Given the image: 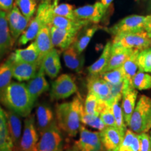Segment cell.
<instances>
[{
    "label": "cell",
    "mask_w": 151,
    "mask_h": 151,
    "mask_svg": "<svg viewBox=\"0 0 151 151\" xmlns=\"http://www.w3.org/2000/svg\"><path fill=\"white\" fill-rule=\"evenodd\" d=\"M131 148L132 151H140L141 143L139 139V134H135V136L134 137L131 145Z\"/></svg>",
    "instance_id": "cell-43"
},
{
    "label": "cell",
    "mask_w": 151,
    "mask_h": 151,
    "mask_svg": "<svg viewBox=\"0 0 151 151\" xmlns=\"http://www.w3.org/2000/svg\"><path fill=\"white\" fill-rule=\"evenodd\" d=\"M99 2H101L102 4L106 8L108 9L110 5L112 4V2L113 1V0H99Z\"/></svg>",
    "instance_id": "cell-45"
},
{
    "label": "cell",
    "mask_w": 151,
    "mask_h": 151,
    "mask_svg": "<svg viewBox=\"0 0 151 151\" xmlns=\"http://www.w3.org/2000/svg\"><path fill=\"white\" fill-rule=\"evenodd\" d=\"M36 1H37V2H38V1H41V0H35Z\"/></svg>",
    "instance_id": "cell-51"
},
{
    "label": "cell",
    "mask_w": 151,
    "mask_h": 151,
    "mask_svg": "<svg viewBox=\"0 0 151 151\" xmlns=\"http://www.w3.org/2000/svg\"><path fill=\"white\" fill-rule=\"evenodd\" d=\"M150 140H151V132H150Z\"/></svg>",
    "instance_id": "cell-53"
},
{
    "label": "cell",
    "mask_w": 151,
    "mask_h": 151,
    "mask_svg": "<svg viewBox=\"0 0 151 151\" xmlns=\"http://www.w3.org/2000/svg\"><path fill=\"white\" fill-rule=\"evenodd\" d=\"M26 86L34 103L43 92L48 90L49 84L45 77V72L42 67H39L37 73L32 78L28 81Z\"/></svg>",
    "instance_id": "cell-14"
},
{
    "label": "cell",
    "mask_w": 151,
    "mask_h": 151,
    "mask_svg": "<svg viewBox=\"0 0 151 151\" xmlns=\"http://www.w3.org/2000/svg\"><path fill=\"white\" fill-rule=\"evenodd\" d=\"M99 100L93 94L88 92L87 95L86 101L84 105V111L87 114L95 115L99 116L98 113V106H99Z\"/></svg>",
    "instance_id": "cell-40"
},
{
    "label": "cell",
    "mask_w": 151,
    "mask_h": 151,
    "mask_svg": "<svg viewBox=\"0 0 151 151\" xmlns=\"http://www.w3.org/2000/svg\"><path fill=\"white\" fill-rule=\"evenodd\" d=\"M132 86L139 90H149L151 88V76L148 73L139 71L132 79Z\"/></svg>",
    "instance_id": "cell-32"
},
{
    "label": "cell",
    "mask_w": 151,
    "mask_h": 151,
    "mask_svg": "<svg viewBox=\"0 0 151 151\" xmlns=\"http://www.w3.org/2000/svg\"><path fill=\"white\" fill-rule=\"evenodd\" d=\"M134 51V50L132 48H125L112 43L109 62L101 73L107 72L121 67L127 58H129Z\"/></svg>",
    "instance_id": "cell-15"
},
{
    "label": "cell",
    "mask_w": 151,
    "mask_h": 151,
    "mask_svg": "<svg viewBox=\"0 0 151 151\" xmlns=\"http://www.w3.org/2000/svg\"><path fill=\"white\" fill-rule=\"evenodd\" d=\"M7 22L13 39H17L27 29L31 20L26 18L16 5L6 14Z\"/></svg>",
    "instance_id": "cell-11"
},
{
    "label": "cell",
    "mask_w": 151,
    "mask_h": 151,
    "mask_svg": "<svg viewBox=\"0 0 151 151\" xmlns=\"http://www.w3.org/2000/svg\"><path fill=\"white\" fill-rule=\"evenodd\" d=\"M119 151H132L131 147H123L120 146Z\"/></svg>",
    "instance_id": "cell-47"
},
{
    "label": "cell",
    "mask_w": 151,
    "mask_h": 151,
    "mask_svg": "<svg viewBox=\"0 0 151 151\" xmlns=\"http://www.w3.org/2000/svg\"><path fill=\"white\" fill-rule=\"evenodd\" d=\"M39 134L35 117L29 115L24 120V129L18 148V151H38Z\"/></svg>",
    "instance_id": "cell-8"
},
{
    "label": "cell",
    "mask_w": 151,
    "mask_h": 151,
    "mask_svg": "<svg viewBox=\"0 0 151 151\" xmlns=\"http://www.w3.org/2000/svg\"><path fill=\"white\" fill-rule=\"evenodd\" d=\"M139 52H140V50H134L133 53L129 58H127V60L124 61L121 66L122 72L124 74V81H126L132 85V79L136 75V73H137V69H139L137 65V58Z\"/></svg>",
    "instance_id": "cell-31"
},
{
    "label": "cell",
    "mask_w": 151,
    "mask_h": 151,
    "mask_svg": "<svg viewBox=\"0 0 151 151\" xmlns=\"http://www.w3.org/2000/svg\"><path fill=\"white\" fill-rule=\"evenodd\" d=\"M146 16L132 15L122 18L112 27L105 28L106 32L113 36L121 34L138 32L145 30Z\"/></svg>",
    "instance_id": "cell-6"
},
{
    "label": "cell",
    "mask_w": 151,
    "mask_h": 151,
    "mask_svg": "<svg viewBox=\"0 0 151 151\" xmlns=\"http://www.w3.org/2000/svg\"><path fill=\"white\" fill-rule=\"evenodd\" d=\"M62 143L63 139L61 132L56 121H55L41 134L38 151H62Z\"/></svg>",
    "instance_id": "cell-7"
},
{
    "label": "cell",
    "mask_w": 151,
    "mask_h": 151,
    "mask_svg": "<svg viewBox=\"0 0 151 151\" xmlns=\"http://www.w3.org/2000/svg\"><path fill=\"white\" fill-rule=\"evenodd\" d=\"M138 92L132 84L126 81V85L122 93V110L125 124H129L130 118L135 108Z\"/></svg>",
    "instance_id": "cell-19"
},
{
    "label": "cell",
    "mask_w": 151,
    "mask_h": 151,
    "mask_svg": "<svg viewBox=\"0 0 151 151\" xmlns=\"http://www.w3.org/2000/svg\"><path fill=\"white\" fill-rule=\"evenodd\" d=\"M59 1L60 0H53V2H52V6H55L58 5Z\"/></svg>",
    "instance_id": "cell-49"
},
{
    "label": "cell",
    "mask_w": 151,
    "mask_h": 151,
    "mask_svg": "<svg viewBox=\"0 0 151 151\" xmlns=\"http://www.w3.org/2000/svg\"><path fill=\"white\" fill-rule=\"evenodd\" d=\"M91 22L84 20H71V19L65 18V17L58 16L52 15L51 22H50V27L53 26L57 28L69 31L80 32L83 28L87 27Z\"/></svg>",
    "instance_id": "cell-24"
},
{
    "label": "cell",
    "mask_w": 151,
    "mask_h": 151,
    "mask_svg": "<svg viewBox=\"0 0 151 151\" xmlns=\"http://www.w3.org/2000/svg\"><path fill=\"white\" fill-rule=\"evenodd\" d=\"M16 6L26 18L30 20L37 11L35 0H16Z\"/></svg>",
    "instance_id": "cell-34"
},
{
    "label": "cell",
    "mask_w": 151,
    "mask_h": 151,
    "mask_svg": "<svg viewBox=\"0 0 151 151\" xmlns=\"http://www.w3.org/2000/svg\"><path fill=\"white\" fill-rule=\"evenodd\" d=\"M52 6L43 1L39 4L35 18L31 20L27 29L19 38V45H25L35 39L38 33L45 26L50 27L52 17Z\"/></svg>",
    "instance_id": "cell-3"
},
{
    "label": "cell",
    "mask_w": 151,
    "mask_h": 151,
    "mask_svg": "<svg viewBox=\"0 0 151 151\" xmlns=\"http://www.w3.org/2000/svg\"><path fill=\"white\" fill-rule=\"evenodd\" d=\"M107 8L101 2L97 1L94 4L86 5L74 9V15L79 20L98 23L104 17Z\"/></svg>",
    "instance_id": "cell-13"
},
{
    "label": "cell",
    "mask_w": 151,
    "mask_h": 151,
    "mask_svg": "<svg viewBox=\"0 0 151 151\" xmlns=\"http://www.w3.org/2000/svg\"><path fill=\"white\" fill-rule=\"evenodd\" d=\"M111 107H112L113 116H114L115 120H116V127L124 137L126 131H127V127H126L127 124L124 122L122 110L120 105V101H115Z\"/></svg>",
    "instance_id": "cell-36"
},
{
    "label": "cell",
    "mask_w": 151,
    "mask_h": 151,
    "mask_svg": "<svg viewBox=\"0 0 151 151\" xmlns=\"http://www.w3.org/2000/svg\"><path fill=\"white\" fill-rule=\"evenodd\" d=\"M99 76L111 85H118L124 80L121 67L107 72L100 73Z\"/></svg>",
    "instance_id": "cell-37"
},
{
    "label": "cell",
    "mask_w": 151,
    "mask_h": 151,
    "mask_svg": "<svg viewBox=\"0 0 151 151\" xmlns=\"http://www.w3.org/2000/svg\"><path fill=\"white\" fill-rule=\"evenodd\" d=\"M137 65L139 71L151 73V47L139 52L137 58Z\"/></svg>",
    "instance_id": "cell-33"
},
{
    "label": "cell",
    "mask_w": 151,
    "mask_h": 151,
    "mask_svg": "<svg viewBox=\"0 0 151 151\" xmlns=\"http://www.w3.org/2000/svg\"><path fill=\"white\" fill-rule=\"evenodd\" d=\"M81 122L87 125L90 126L94 129H99L101 131L106 127L105 124L100 118L99 116H95V115H90L87 114L84 110L81 113Z\"/></svg>",
    "instance_id": "cell-39"
},
{
    "label": "cell",
    "mask_w": 151,
    "mask_h": 151,
    "mask_svg": "<svg viewBox=\"0 0 151 151\" xmlns=\"http://www.w3.org/2000/svg\"><path fill=\"white\" fill-rule=\"evenodd\" d=\"M112 43L141 51L151 47V38L143 30L138 32L121 34L115 36Z\"/></svg>",
    "instance_id": "cell-5"
},
{
    "label": "cell",
    "mask_w": 151,
    "mask_h": 151,
    "mask_svg": "<svg viewBox=\"0 0 151 151\" xmlns=\"http://www.w3.org/2000/svg\"><path fill=\"white\" fill-rule=\"evenodd\" d=\"M102 146L106 151L118 150L123 141L124 136L117 127H106L99 132Z\"/></svg>",
    "instance_id": "cell-18"
},
{
    "label": "cell",
    "mask_w": 151,
    "mask_h": 151,
    "mask_svg": "<svg viewBox=\"0 0 151 151\" xmlns=\"http://www.w3.org/2000/svg\"><path fill=\"white\" fill-rule=\"evenodd\" d=\"M35 43L40 55V65L45 56L54 48L50 37V27L45 26L40 30L35 39Z\"/></svg>",
    "instance_id": "cell-26"
},
{
    "label": "cell",
    "mask_w": 151,
    "mask_h": 151,
    "mask_svg": "<svg viewBox=\"0 0 151 151\" xmlns=\"http://www.w3.org/2000/svg\"><path fill=\"white\" fill-rule=\"evenodd\" d=\"M39 68V66L35 64L11 62L13 78L16 79L19 82L29 81L37 73Z\"/></svg>",
    "instance_id": "cell-21"
},
{
    "label": "cell",
    "mask_w": 151,
    "mask_h": 151,
    "mask_svg": "<svg viewBox=\"0 0 151 151\" xmlns=\"http://www.w3.org/2000/svg\"><path fill=\"white\" fill-rule=\"evenodd\" d=\"M111 46H112V42L109 41L106 44L102 53L99 58V59L88 68L89 76H97L102 72L108 63L109 58H110Z\"/></svg>",
    "instance_id": "cell-30"
},
{
    "label": "cell",
    "mask_w": 151,
    "mask_h": 151,
    "mask_svg": "<svg viewBox=\"0 0 151 151\" xmlns=\"http://www.w3.org/2000/svg\"><path fill=\"white\" fill-rule=\"evenodd\" d=\"M100 27H101L100 26L97 25V24H94L91 27L87 26L84 27V30L82 33H81L79 35L78 33L75 42L73 43V45L78 53L82 54V52L86 50L91 39Z\"/></svg>",
    "instance_id": "cell-29"
},
{
    "label": "cell",
    "mask_w": 151,
    "mask_h": 151,
    "mask_svg": "<svg viewBox=\"0 0 151 151\" xmlns=\"http://www.w3.org/2000/svg\"><path fill=\"white\" fill-rule=\"evenodd\" d=\"M17 151H18V150H17Z\"/></svg>",
    "instance_id": "cell-54"
},
{
    "label": "cell",
    "mask_w": 151,
    "mask_h": 151,
    "mask_svg": "<svg viewBox=\"0 0 151 151\" xmlns=\"http://www.w3.org/2000/svg\"><path fill=\"white\" fill-rule=\"evenodd\" d=\"M80 139L76 145L81 151H103L99 132L89 131L81 125Z\"/></svg>",
    "instance_id": "cell-12"
},
{
    "label": "cell",
    "mask_w": 151,
    "mask_h": 151,
    "mask_svg": "<svg viewBox=\"0 0 151 151\" xmlns=\"http://www.w3.org/2000/svg\"><path fill=\"white\" fill-rule=\"evenodd\" d=\"M40 67L43 68V71L48 76L55 78L60 73L61 69L60 54L55 48L52 49L41 61Z\"/></svg>",
    "instance_id": "cell-22"
},
{
    "label": "cell",
    "mask_w": 151,
    "mask_h": 151,
    "mask_svg": "<svg viewBox=\"0 0 151 151\" xmlns=\"http://www.w3.org/2000/svg\"><path fill=\"white\" fill-rule=\"evenodd\" d=\"M63 58L65 65L69 69L78 73L82 71L85 62L84 56L76 51L73 44L65 49L63 53Z\"/></svg>",
    "instance_id": "cell-28"
},
{
    "label": "cell",
    "mask_w": 151,
    "mask_h": 151,
    "mask_svg": "<svg viewBox=\"0 0 151 151\" xmlns=\"http://www.w3.org/2000/svg\"><path fill=\"white\" fill-rule=\"evenodd\" d=\"M52 14L55 16H62L71 20H76L74 15V7L69 4H60L55 6H52Z\"/></svg>",
    "instance_id": "cell-38"
},
{
    "label": "cell",
    "mask_w": 151,
    "mask_h": 151,
    "mask_svg": "<svg viewBox=\"0 0 151 151\" xmlns=\"http://www.w3.org/2000/svg\"><path fill=\"white\" fill-rule=\"evenodd\" d=\"M76 84L72 76L62 74L52 83L50 90V97L52 99H64L77 92Z\"/></svg>",
    "instance_id": "cell-9"
},
{
    "label": "cell",
    "mask_w": 151,
    "mask_h": 151,
    "mask_svg": "<svg viewBox=\"0 0 151 151\" xmlns=\"http://www.w3.org/2000/svg\"><path fill=\"white\" fill-rule=\"evenodd\" d=\"M87 87L88 92L93 94L98 99L106 101L109 106H112L114 100L111 94L110 84L101 78L99 75L89 76Z\"/></svg>",
    "instance_id": "cell-10"
},
{
    "label": "cell",
    "mask_w": 151,
    "mask_h": 151,
    "mask_svg": "<svg viewBox=\"0 0 151 151\" xmlns=\"http://www.w3.org/2000/svg\"><path fill=\"white\" fill-rule=\"evenodd\" d=\"M12 78L11 62L9 60H7L0 65V90L11 83Z\"/></svg>",
    "instance_id": "cell-35"
},
{
    "label": "cell",
    "mask_w": 151,
    "mask_h": 151,
    "mask_svg": "<svg viewBox=\"0 0 151 151\" xmlns=\"http://www.w3.org/2000/svg\"><path fill=\"white\" fill-rule=\"evenodd\" d=\"M111 151H119V149L118 150H111Z\"/></svg>",
    "instance_id": "cell-52"
},
{
    "label": "cell",
    "mask_w": 151,
    "mask_h": 151,
    "mask_svg": "<svg viewBox=\"0 0 151 151\" xmlns=\"http://www.w3.org/2000/svg\"><path fill=\"white\" fill-rule=\"evenodd\" d=\"M128 126L137 134L145 133L151 129V99L141 95L135 106Z\"/></svg>",
    "instance_id": "cell-4"
},
{
    "label": "cell",
    "mask_w": 151,
    "mask_h": 151,
    "mask_svg": "<svg viewBox=\"0 0 151 151\" xmlns=\"http://www.w3.org/2000/svg\"><path fill=\"white\" fill-rule=\"evenodd\" d=\"M83 110V99L79 93L70 102H64L57 105L56 122L58 127L70 137H76L80 129L81 113Z\"/></svg>",
    "instance_id": "cell-2"
},
{
    "label": "cell",
    "mask_w": 151,
    "mask_h": 151,
    "mask_svg": "<svg viewBox=\"0 0 151 151\" xmlns=\"http://www.w3.org/2000/svg\"><path fill=\"white\" fill-rule=\"evenodd\" d=\"M146 4V9L148 11H151V0H143Z\"/></svg>",
    "instance_id": "cell-46"
},
{
    "label": "cell",
    "mask_w": 151,
    "mask_h": 151,
    "mask_svg": "<svg viewBox=\"0 0 151 151\" xmlns=\"http://www.w3.org/2000/svg\"><path fill=\"white\" fill-rule=\"evenodd\" d=\"M78 32L59 29L53 26L50 27V37L53 46L65 50L75 42Z\"/></svg>",
    "instance_id": "cell-17"
},
{
    "label": "cell",
    "mask_w": 151,
    "mask_h": 151,
    "mask_svg": "<svg viewBox=\"0 0 151 151\" xmlns=\"http://www.w3.org/2000/svg\"><path fill=\"white\" fill-rule=\"evenodd\" d=\"M14 146L9 133L5 111L0 106V151H13Z\"/></svg>",
    "instance_id": "cell-27"
},
{
    "label": "cell",
    "mask_w": 151,
    "mask_h": 151,
    "mask_svg": "<svg viewBox=\"0 0 151 151\" xmlns=\"http://www.w3.org/2000/svg\"><path fill=\"white\" fill-rule=\"evenodd\" d=\"M14 0H0V11H10L14 7Z\"/></svg>",
    "instance_id": "cell-42"
},
{
    "label": "cell",
    "mask_w": 151,
    "mask_h": 151,
    "mask_svg": "<svg viewBox=\"0 0 151 151\" xmlns=\"http://www.w3.org/2000/svg\"><path fill=\"white\" fill-rule=\"evenodd\" d=\"M78 150H79L78 148L76 146V145L75 144L74 146L72 147V148H69V149H68V150H67L66 151H78Z\"/></svg>",
    "instance_id": "cell-48"
},
{
    "label": "cell",
    "mask_w": 151,
    "mask_h": 151,
    "mask_svg": "<svg viewBox=\"0 0 151 151\" xmlns=\"http://www.w3.org/2000/svg\"><path fill=\"white\" fill-rule=\"evenodd\" d=\"M45 1H46V2H48V3H50V2H51V0H44Z\"/></svg>",
    "instance_id": "cell-50"
},
{
    "label": "cell",
    "mask_w": 151,
    "mask_h": 151,
    "mask_svg": "<svg viewBox=\"0 0 151 151\" xmlns=\"http://www.w3.org/2000/svg\"><path fill=\"white\" fill-rule=\"evenodd\" d=\"M5 113L8 121L9 133L14 143V149L18 150L22 137V131H23L21 118H20L21 116L9 109L5 111Z\"/></svg>",
    "instance_id": "cell-20"
},
{
    "label": "cell",
    "mask_w": 151,
    "mask_h": 151,
    "mask_svg": "<svg viewBox=\"0 0 151 151\" xmlns=\"http://www.w3.org/2000/svg\"><path fill=\"white\" fill-rule=\"evenodd\" d=\"M139 139L141 143L140 151H151V140L150 135L146 132L139 134Z\"/></svg>",
    "instance_id": "cell-41"
},
{
    "label": "cell",
    "mask_w": 151,
    "mask_h": 151,
    "mask_svg": "<svg viewBox=\"0 0 151 151\" xmlns=\"http://www.w3.org/2000/svg\"><path fill=\"white\" fill-rule=\"evenodd\" d=\"M11 62H25L35 64L40 67V55L35 41L25 48L18 49L9 58Z\"/></svg>",
    "instance_id": "cell-16"
},
{
    "label": "cell",
    "mask_w": 151,
    "mask_h": 151,
    "mask_svg": "<svg viewBox=\"0 0 151 151\" xmlns=\"http://www.w3.org/2000/svg\"><path fill=\"white\" fill-rule=\"evenodd\" d=\"M36 116V127L41 135L55 122L53 112L48 106L43 104L37 106Z\"/></svg>",
    "instance_id": "cell-25"
},
{
    "label": "cell",
    "mask_w": 151,
    "mask_h": 151,
    "mask_svg": "<svg viewBox=\"0 0 151 151\" xmlns=\"http://www.w3.org/2000/svg\"><path fill=\"white\" fill-rule=\"evenodd\" d=\"M145 31L148 34L149 37L151 38V15L146 16V24H145Z\"/></svg>",
    "instance_id": "cell-44"
},
{
    "label": "cell",
    "mask_w": 151,
    "mask_h": 151,
    "mask_svg": "<svg viewBox=\"0 0 151 151\" xmlns=\"http://www.w3.org/2000/svg\"><path fill=\"white\" fill-rule=\"evenodd\" d=\"M0 101L9 110L27 118L32 110L34 103L26 84L20 82L11 83L0 90Z\"/></svg>",
    "instance_id": "cell-1"
},
{
    "label": "cell",
    "mask_w": 151,
    "mask_h": 151,
    "mask_svg": "<svg viewBox=\"0 0 151 151\" xmlns=\"http://www.w3.org/2000/svg\"><path fill=\"white\" fill-rule=\"evenodd\" d=\"M14 39L9 30L6 14L0 11V60L12 46Z\"/></svg>",
    "instance_id": "cell-23"
}]
</instances>
